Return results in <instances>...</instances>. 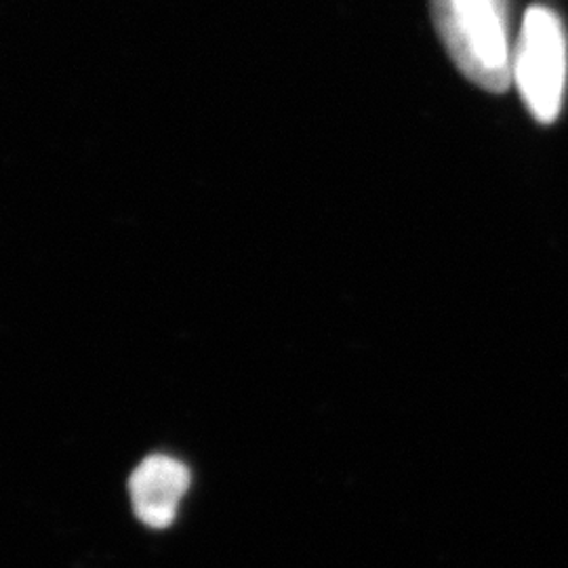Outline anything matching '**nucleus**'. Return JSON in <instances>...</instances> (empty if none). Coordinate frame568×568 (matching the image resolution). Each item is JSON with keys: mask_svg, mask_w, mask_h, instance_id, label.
I'll list each match as a JSON object with an SVG mask.
<instances>
[{"mask_svg": "<svg viewBox=\"0 0 568 568\" xmlns=\"http://www.w3.org/2000/svg\"><path fill=\"white\" fill-rule=\"evenodd\" d=\"M567 32L562 20L541 4L525 13L511 53V82L541 124L558 119L567 87Z\"/></svg>", "mask_w": 568, "mask_h": 568, "instance_id": "f03ea898", "label": "nucleus"}, {"mask_svg": "<svg viewBox=\"0 0 568 568\" xmlns=\"http://www.w3.org/2000/svg\"><path fill=\"white\" fill-rule=\"evenodd\" d=\"M187 488V467L169 455L145 457L129 478V493L135 516L150 528L173 525Z\"/></svg>", "mask_w": 568, "mask_h": 568, "instance_id": "7ed1b4c3", "label": "nucleus"}, {"mask_svg": "<svg viewBox=\"0 0 568 568\" xmlns=\"http://www.w3.org/2000/svg\"><path fill=\"white\" fill-rule=\"evenodd\" d=\"M432 20L453 63L488 93L511 84L509 0H429Z\"/></svg>", "mask_w": 568, "mask_h": 568, "instance_id": "f257e3e1", "label": "nucleus"}]
</instances>
